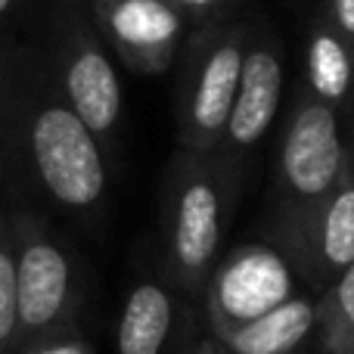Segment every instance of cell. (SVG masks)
<instances>
[{
  "label": "cell",
  "instance_id": "6da1fadb",
  "mask_svg": "<svg viewBox=\"0 0 354 354\" xmlns=\"http://www.w3.org/2000/svg\"><path fill=\"white\" fill-rule=\"evenodd\" d=\"M6 124L19 131L37 180L59 205L93 208L103 199V147L62 97L41 44H12Z\"/></svg>",
  "mask_w": 354,
  "mask_h": 354
},
{
  "label": "cell",
  "instance_id": "7a4b0ae2",
  "mask_svg": "<svg viewBox=\"0 0 354 354\" xmlns=\"http://www.w3.org/2000/svg\"><path fill=\"white\" fill-rule=\"evenodd\" d=\"M44 53L62 97L100 147H112L122 128V81L112 50L100 37L87 0H47Z\"/></svg>",
  "mask_w": 354,
  "mask_h": 354
},
{
  "label": "cell",
  "instance_id": "3957f363",
  "mask_svg": "<svg viewBox=\"0 0 354 354\" xmlns=\"http://www.w3.org/2000/svg\"><path fill=\"white\" fill-rule=\"evenodd\" d=\"M252 0L239 12L218 22L189 28L177 72V131L180 147L196 153H214L230 115L243 66L245 28Z\"/></svg>",
  "mask_w": 354,
  "mask_h": 354
},
{
  "label": "cell",
  "instance_id": "277c9868",
  "mask_svg": "<svg viewBox=\"0 0 354 354\" xmlns=\"http://www.w3.org/2000/svg\"><path fill=\"white\" fill-rule=\"evenodd\" d=\"M354 153L345 140V118L299 87L277 159V183L286 205L308 221L342 183Z\"/></svg>",
  "mask_w": 354,
  "mask_h": 354
},
{
  "label": "cell",
  "instance_id": "5b68a950",
  "mask_svg": "<svg viewBox=\"0 0 354 354\" xmlns=\"http://www.w3.org/2000/svg\"><path fill=\"white\" fill-rule=\"evenodd\" d=\"M283 87H286V47H283V37L268 12H261L252 3L236 97H233L221 143L214 149L221 159H227L233 165L236 156L255 149L268 137L283 103Z\"/></svg>",
  "mask_w": 354,
  "mask_h": 354
},
{
  "label": "cell",
  "instance_id": "8992f818",
  "mask_svg": "<svg viewBox=\"0 0 354 354\" xmlns=\"http://www.w3.org/2000/svg\"><path fill=\"white\" fill-rule=\"evenodd\" d=\"M230 162L218 153L180 149L171 171V255L183 280H199L218 255L224 180Z\"/></svg>",
  "mask_w": 354,
  "mask_h": 354
},
{
  "label": "cell",
  "instance_id": "52a82bcc",
  "mask_svg": "<svg viewBox=\"0 0 354 354\" xmlns=\"http://www.w3.org/2000/svg\"><path fill=\"white\" fill-rule=\"evenodd\" d=\"M106 47L137 75H162L189 35L171 0H87Z\"/></svg>",
  "mask_w": 354,
  "mask_h": 354
},
{
  "label": "cell",
  "instance_id": "ba28073f",
  "mask_svg": "<svg viewBox=\"0 0 354 354\" xmlns=\"http://www.w3.org/2000/svg\"><path fill=\"white\" fill-rule=\"evenodd\" d=\"M292 292V274L286 258L249 245L218 268L212 280V314L218 330H233L286 301Z\"/></svg>",
  "mask_w": 354,
  "mask_h": 354
},
{
  "label": "cell",
  "instance_id": "9c48e42d",
  "mask_svg": "<svg viewBox=\"0 0 354 354\" xmlns=\"http://www.w3.org/2000/svg\"><path fill=\"white\" fill-rule=\"evenodd\" d=\"M72 268L59 245L28 239L16 258V320L25 333L50 330L66 314Z\"/></svg>",
  "mask_w": 354,
  "mask_h": 354
},
{
  "label": "cell",
  "instance_id": "30bf717a",
  "mask_svg": "<svg viewBox=\"0 0 354 354\" xmlns=\"http://www.w3.org/2000/svg\"><path fill=\"white\" fill-rule=\"evenodd\" d=\"M305 87L320 103L333 106L339 115H354V50L342 35L326 22L324 12H314L305 22Z\"/></svg>",
  "mask_w": 354,
  "mask_h": 354
},
{
  "label": "cell",
  "instance_id": "8fae6325",
  "mask_svg": "<svg viewBox=\"0 0 354 354\" xmlns=\"http://www.w3.org/2000/svg\"><path fill=\"white\" fill-rule=\"evenodd\" d=\"M320 320V305L311 299L289 295L261 317L233 330H218L221 342L233 354H292L314 333Z\"/></svg>",
  "mask_w": 354,
  "mask_h": 354
},
{
  "label": "cell",
  "instance_id": "7c38bea8",
  "mask_svg": "<svg viewBox=\"0 0 354 354\" xmlns=\"http://www.w3.org/2000/svg\"><path fill=\"white\" fill-rule=\"evenodd\" d=\"M308 243L314 245V268L330 277L354 261V159L342 183L326 196V202L308 218Z\"/></svg>",
  "mask_w": 354,
  "mask_h": 354
},
{
  "label": "cell",
  "instance_id": "4fadbf2b",
  "mask_svg": "<svg viewBox=\"0 0 354 354\" xmlns=\"http://www.w3.org/2000/svg\"><path fill=\"white\" fill-rule=\"evenodd\" d=\"M174 305L159 283H137L118 320V354H162L171 333Z\"/></svg>",
  "mask_w": 354,
  "mask_h": 354
},
{
  "label": "cell",
  "instance_id": "5bb4252c",
  "mask_svg": "<svg viewBox=\"0 0 354 354\" xmlns=\"http://www.w3.org/2000/svg\"><path fill=\"white\" fill-rule=\"evenodd\" d=\"M320 320L326 326L330 348L336 354H354V261L339 270V280L320 305Z\"/></svg>",
  "mask_w": 354,
  "mask_h": 354
},
{
  "label": "cell",
  "instance_id": "9a60e30c",
  "mask_svg": "<svg viewBox=\"0 0 354 354\" xmlns=\"http://www.w3.org/2000/svg\"><path fill=\"white\" fill-rule=\"evenodd\" d=\"M16 326V258L0 245V345L10 342Z\"/></svg>",
  "mask_w": 354,
  "mask_h": 354
},
{
  "label": "cell",
  "instance_id": "2e32d148",
  "mask_svg": "<svg viewBox=\"0 0 354 354\" xmlns=\"http://www.w3.org/2000/svg\"><path fill=\"white\" fill-rule=\"evenodd\" d=\"M245 3H249V0H171V6L187 19L189 28H199V25L227 19L243 10Z\"/></svg>",
  "mask_w": 354,
  "mask_h": 354
},
{
  "label": "cell",
  "instance_id": "e0dca14e",
  "mask_svg": "<svg viewBox=\"0 0 354 354\" xmlns=\"http://www.w3.org/2000/svg\"><path fill=\"white\" fill-rule=\"evenodd\" d=\"M320 12H324L326 22H330L354 50V0H324Z\"/></svg>",
  "mask_w": 354,
  "mask_h": 354
},
{
  "label": "cell",
  "instance_id": "ac0fdd59",
  "mask_svg": "<svg viewBox=\"0 0 354 354\" xmlns=\"http://www.w3.org/2000/svg\"><path fill=\"white\" fill-rule=\"evenodd\" d=\"M12 37L0 31V124H6V97H10V59H12Z\"/></svg>",
  "mask_w": 354,
  "mask_h": 354
},
{
  "label": "cell",
  "instance_id": "d6986e66",
  "mask_svg": "<svg viewBox=\"0 0 354 354\" xmlns=\"http://www.w3.org/2000/svg\"><path fill=\"white\" fill-rule=\"evenodd\" d=\"M25 3H28V0H0V31H10V25H16Z\"/></svg>",
  "mask_w": 354,
  "mask_h": 354
},
{
  "label": "cell",
  "instance_id": "ffe728a7",
  "mask_svg": "<svg viewBox=\"0 0 354 354\" xmlns=\"http://www.w3.org/2000/svg\"><path fill=\"white\" fill-rule=\"evenodd\" d=\"M44 354H84L81 348H75V345H59V348H53V351H44Z\"/></svg>",
  "mask_w": 354,
  "mask_h": 354
}]
</instances>
